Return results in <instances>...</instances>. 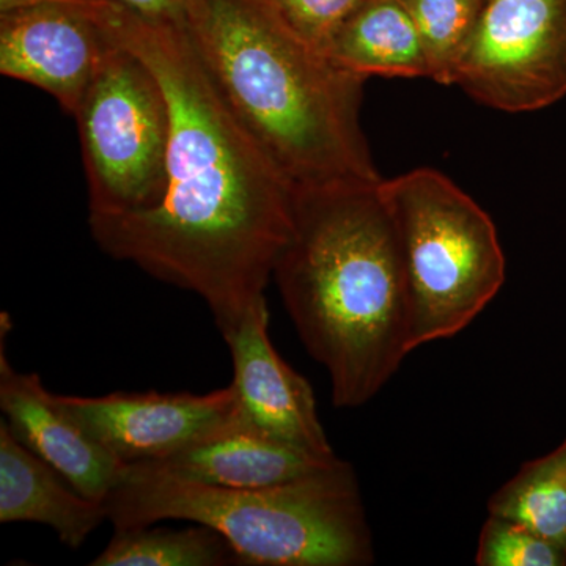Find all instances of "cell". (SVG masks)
<instances>
[{
	"label": "cell",
	"instance_id": "1",
	"mask_svg": "<svg viewBox=\"0 0 566 566\" xmlns=\"http://www.w3.org/2000/svg\"><path fill=\"white\" fill-rule=\"evenodd\" d=\"M95 17L155 74L170 140L159 199L91 214L93 238L112 259L202 297L227 333L264 297L292 234L294 189L223 99L186 25L151 24L112 2Z\"/></svg>",
	"mask_w": 566,
	"mask_h": 566
},
{
	"label": "cell",
	"instance_id": "2",
	"mask_svg": "<svg viewBox=\"0 0 566 566\" xmlns=\"http://www.w3.org/2000/svg\"><path fill=\"white\" fill-rule=\"evenodd\" d=\"M273 274L335 408L374 400L411 353L403 264L378 185L294 191Z\"/></svg>",
	"mask_w": 566,
	"mask_h": 566
},
{
	"label": "cell",
	"instance_id": "3",
	"mask_svg": "<svg viewBox=\"0 0 566 566\" xmlns=\"http://www.w3.org/2000/svg\"><path fill=\"white\" fill-rule=\"evenodd\" d=\"M186 31L294 191L381 182L360 126L367 77L297 35L268 0H191Z\"/></svg>",
	"mask_w": 566,
	"mask_h": 566
},
{
	"label": "cell",
	"instance_id": "4",
	"mask_svg": "<svg viewBox=\"0 0 566 566\" xmlns=\"http://www.w3.org/2000/svg\"><path fill=\"white\" fill-rule=\"evenodd\" d=\"M104 505L115 531L169 520L210 527L229 542L240 565L375 564L363 491L345 460L259 490L202 485L132 464Z\"/></svg>",
	"mask_w": 566,
	"mask_h": 566
},
{
	"label": "cell",
	"instance_id": "5",
	"mask_svg": "<svg viewBox=\"0 0 566 566\" xmlns=\"http://www.w3.org/2000/svg\"><path fill=\"white\" fill-rule=\"evenodd\" d=\"M378 191L403 264L409 348L455 337L504 286L505 255L493 219L428 167L382 178Z\"/></svg>",
	"mask_w": 566,
	"mask_h": 566
},
{
	"label": "cell",
	"instance_id": "6",
	"mask_svg": "<svg viewBox=\"0 0 566 566\" xmlns=\"http://www.w3.org/2000/svg\"><path fill=\"white\" fill-rule=\"evenodd\" d=\"M114 41L74 114L91 214L150 208L161 196L166 178L170 140L166 96L147 63Z\"/></svg>",
	"mask_w": 566,
	"mask_h": 566
},
{
	"label": "cell",
	"instance_id": "7",
	"mask_svg": "<svg viewBox=\"0 0 566 566\" xmlns=\"http://www.w3.org/2000/svg\"><path fill=\"white\" fill-rule=\"evenodd\" d=\"M449 85L510 114L560 102L566 95V0H485Z\"/></svg>",
	"mask_w": 566,
	"mask_h": 566
},
{
	"label": "cell",
	"instance_id": "8",
	"mask_svg": "<svg viewBox=\"0 0 566 566\" xmlns=\"http://www.w3.org/2000/svg\"><path fill=\"white\" fill-rule=\"evenodd\" d=\"M114 43L91 0L0 11V73L50 93L69 114L80 109Z\"/></svg>",
	"mask_w": 566,
	"mask_h": 566
},
{
	"label": "cell",
	"instance_id": "9",
	"mask_svg": "<svg viewBox=\"0 0 566 566\" xmlns=\"http://www.w3.org/2000/svg\"><path fill=\"white\" fill-rule=\"evenodd\" d=\"M55 403L82 430L132 465L161 460L232 423L238 417L232 385L214 392L55 395Z\"/></svg>",
	"mask_w": 566,
	"mask_h": 566
},
{
	"label": "cell",
	"instance_id": "10",
	"mask_svg": "<svg viewBox=\"0 0 566 566\" xmlns=\"http://www.w3.org/2000/svg\"><path fill=\"white\" fill-rule=\"evenodd\" d=\"M268 326L270 312L263 297L222 334L232 354L238 420L296 449L334 457L311 382L275 352Z\"/></svg>",
	"mask_w": 566,
	"mask_h": 566
},
{
	"label": "cell",
	"instance_id": "11",
	"mask_svg": "<svg viewBox=\"0 0 566 566\" xmlns=\"http://www.w3.org/2000/svg\"><path fill=\"white\" fill-rule=\"evenodd\" d=\"M10 315L0 319V409L11 433L85 497L104 502L126 464L107 452L55 403L36 374H20L6 356Z\"/></svg>",
	"mask_w": 566,
	"mask_h": 566
},
{
	"label": "cell",
	"instance_id": "12",
	"mask_svg": "<svg viewBox=\"0 0 566 566\" xmlns=\"http://www.w3.org/2000/svg\"><path fill=\"white\" fill-rule=\"evenodd\" d=\"M338 460L337 455L319 457L285 444L237 417L207 438L147 464L175 479L202 485L259 490L315 474Z\"/></svg>",
	"mask_w": 566,
	"mask_h": 566
},
{
	"label": "cell",
	"instance_id": "13",
	"mask_svg": "<svg viewBox=\"0 0 566 566\" xmlns=\"http://www.w3.org/2000/svg\"><path fill=\"white\" fill-rule=\"evenodd\" d=\"M104 520V502L82 495L0 422V523L43 524L77 549Z\"/></svg>",
	"mask_w": 566,
	"mask_h": 566
},
{
	"label": "cell",
	"instance_id": "14",
	"mask_svg": "<svg viewBox=\"0 0 566 566\" xmlns=\"http://www.w3.org/2000/svg\"><path fill=\"white\" fill-rule=\"evenodd\" d=\"M327 55L359 76L430 77L422 40L401 0H363Z\"/></svg>",
	"mask_w": 566,
	"mask_h": 566
},
{
	"label": "cell",
	"instance_id": "15",
	"mask_svg": "<svg viewBox=\"0 0 566 566\" xmlns=\"http://www.w3.org/2000/svg\"><path fill=\"white\" fill-rule=\"evenodd\" d=\"M488 515L515 521L566 551V438L553 452L521 465L491 495Z\"/></svg>",
	"mask_w": 566,
	"mask_h": 566
},
{
	"label": "cell",
	"instance_id": "16",
	"mask_svg": "<svg viewBox=\"0 0 566 566\" xmlns=\"http://www.w3.org/2000/svg\"><path fill=\"white\" fill-rule=\"evenodd\" d=\"M93 566H226L240 565L226 538L207 526L134 527L115 531Z\"/></svg>",
	"mask_w": 566,
	"mask_h": 566
},
{
	"label": "cell",
	"instance_id": "17",
	"mask_svg": "<svg viewBox=\"0 0 566 566\" xmlns=\"http://www.w3.org/2000/svg\"><path fill=\"white\" fill-rule=\"evenodd\" d=\"M415 21L431 80L449 85L453 66L474 32L485 0H401Z\"/></svg>",
	"mask_w": 566,
	"mask_h": 566
},
{
	"label": "cell",
	"instance_id": "18",
	"mask_svg": "<svg viewBox=\"0 0 566 566\" xmlns=\"http://www.w3.org/2000/svg\"><path fill=\"white\" fill-rule=\"evenodd\" d=\"M475 564L479 566H565L566 551L515 521L488 515L480 532Z\"/></svg>",
	"mask_w": 566,
	"mask_h": 566
},
{
	"label": "cell",
	"instance_id": "19",
	"mask_svg": "<svg viewBox=\"0 0 566 566\" xmlns=\"http://www.w3.org/2000/svg\"><path fill=\"white\" fill-rule=\"evenodd\" d=\"M290 28L327 52L331 41L363 0H268Z\"/></svg>",
	"mask_w": 566,
	"mask_h": 566
},
{
	"label": "cell",
	"instance_id": "20",
	"mask_svg": "<svg viewBox=\"0 0 566 566\" xmlns=\"http://www.w3.org/2000/svg\"><path fill=\"white\" fill-rule=\"evenodd\" d=\"M142 21L185 28L191 0H109Z\"/></svg>",
	"mask_w": 566,
	"mask_h": 566
}]
</instances>
